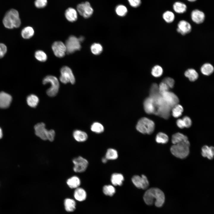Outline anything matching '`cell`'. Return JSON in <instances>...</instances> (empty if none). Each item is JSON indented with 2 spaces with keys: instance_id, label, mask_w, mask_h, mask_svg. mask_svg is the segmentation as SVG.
<instances>
[{
  "instance_id": "cell-18",
  "label": "cell",
  "mask_w": 214,
  "mask_h": 214,
  "mask_svg": "<svg viewBox=\"0 0 214 214\" xmlns=\"http://www.w3.org/2000/svg\"><path fill=\"white\" fill-rule=\"evenodd\" d=\"M64 15L67 20L70 22H75L78 18V12L76 10L72 7L67 9L65 12Z\"/></svg>"
},
{
  "instance_id": "cell-35",
  "label": "cell",
  "mask_w": 214,
  "mask_h": 214,
  "mask_svg": "<svg viewBox=\"0 0 214 214\" xmlns=\"http://www.w3.org/2000/svg\"><path fill=\"white\" fill-rule=\"evenodd\" d=\"M171 109L172 114L175 118H177L181 116L183 111L182 107L178 104L173 107Z\"/></svg>"
},
{
  "instance_id": "cell-21",
  "label": "cell",
  "mask_w": 214,
  "mask_h": 214,
  "mask_svg": "<svg viewBox=\"0 0 214 214\" xmlns=\"http://www.w3.org/2000/svg\"><path fill=\"white\" fill-rule=\"evenodd\" d=\"M86 195V191L81 188L78 187L76 188L74 192L75 198L79 201L81 202L85 200Z\"/></svg>"
},
{
  "instance_id": "cell-6",
  "label": "cell",
  "mask_w": 214,
  "mask_h": 214,
  "mask_svg": "<svg viewBox=\"0 0 214 214\" xmlns=\"http://www.w3.org/2000/svg\"><path fill=\"white\" fill-rule=\"evenodd\" d=\"M80 43L78 38L76 37L73 35L70 36L66 40L65 44L67 53L71 54L80 50L81 48Z\"/></svg>"
},
{
  "instance_id": "cell-29",
  "label": "cell",
  "mask_w": 214,
  "mask_h": 214,
  "mask_svg": "<svg viewBox=\"0 0 214 214\" xmlns=\"http://www.w3.org/2000/svg\"><path fill=\"white\" fill-rule=\"evenodd\" d=\"M26 101L28 105L29 106L34 108L37 106L39 102V99L36 95L31 94L27 97Z\"/></svg>"
},
{
  "instance_id": "cell-41",
  "label": "cell",
  "mask_w": 214,
  "mask_h": 214,
  "mask_svg": "<svg viewBox=\"0 0 214 214\" xmlns=\"http://www.w3.org/2000/svg\"><path fill=\"white\" fill-rule=\"evenodd\" d=\"M162 81L165 83L169 88H173L175 83L174 79L169 77H167L164 78Z\"/></svg>"
},
{
  "instance_id": "cell-40",
  "label": "cell",
  "mask_w": 214,
  "mask_h": 214,
  "mask_svg": "<svg viewBox=\"0 0 214 214\" xmlns=\"http://www.w3.org/2000/svg\"><path fill=\"white\" fill-rule=\"evenodd\" d=\"M91 129L92 131L96 133H101L104 130L103 125L97 122L94 123L91 126Z\"/></svg>"
},
{
  "instance_id": "cell-9",
  "label": "cell",
  "mask_w": 214,
  "mask_h": 214,
  "mask_svg": "<svg viewBox=\"0 0 214 214\" xmlns=\"http://www.w3.org/2000/svg\"><path fill=\"white\" fill-rule=\"evenodd\" d=\"M74 164L73 169L77 173H81L86 169L88 165V161L83 157L80 156L73 160Z\"/></svg>"
},
{
  "instance_id": "cell-48",
  "label": "cell",
  "mask_w": 214,
  "mask_h": 214,
  "mask_svg": "<svg viewBox=\"0 0 214 214\" xmlns=\"http://www.w3.org/2000/svg\"><path fill=\"white\" fill-rule=\"evenodd\" d=\"M176 124L177 126L180 128L182 129L185 127L184 122L182 119H178L176 121Z\"/></svg>"
},
{
  "instance_id": "cell-52",
  "label": "cell",
  "mask_w": 214,
  "mask_h": 214,
  "mask_svg": "<svg viewBox=\"0 0 214 214\" xmlns=\"http://www.w3.org/2000/svg\"><path fill=\"white\" fill-rule=\"evenodd\" d=\"M187 0L189 2H194L196 1L197 0Z\"/></svg>"
},
{
  "instance_id": "cell-37",
  "label": "cell",
  "mask_w": 214,
  "mask_h": 214,
  "mask_svg": "<svg viewBox=\"0 0 214 214\" xmlns=\"http://www.w3.org/2000/svg\"><path fill=\"white\" fill-rule=\"evenodd\" d=\"M103 191L105 195L112 196L115 193L116 190L114 187L112 185H106L103 187Z\"/></svg>"
},
{
  "instance_id": "cell-51",
  "label": "cell",
  "mask_w": 214,
  "mask_h": 214,
  "mask_svg": "<svg viewBox=\"0 0 214 214\" xmlns=\"http://www.w3.org/2000/svg\"><path fill=\"white\" fill-rule=\"evenodd\" d=\"M3 136L2 131L1 129L0 128V139H1Z\"/></svg>"
},
{
  "instance_id": "cell-43",
  "label": "cell",
  "mask_w": 214,
  "mask_h": 214,
  "mask_svg": "<svg viewBox=\"0 0 214 214\" xmlns=\"http://www.w3.org/2000/svg\"><path fill=\"white\" fill-rule=\"evenodd\" d=\"M169 87L164 83L161 82L158 86V89L160 93V94L164 92L169 91Z\"/></svg>"
},
{
  "instance_id": "cell-34",
  "label": "cell",
  "mask_w": 214,
  "mask_h": 214,
  "mask_svg": "<svg viewBox=\"0 0 214 214\" xmlns=\"http://www.w3.org/2000/svg\"><path fill=\"white\" fill-rule=\"evenodd\" d=\"M90 50L92 53L95 55H99L103 51L102 46L98 43H94L91 46Z\"/></svg>"
},
{
  "instance_id": "cell-46",
  "label": "cell",
  "mask_w": 214,
  "mask_h": 214,
  "mask_svg": "<svg viewBox=\"0 0 214 214\" xmlns=\"http://www.w3.org/2000/svg\"><path fill=\"white\" fill-rule=\"evenodd\" d=\"M185 125V127L189 128L192 125V121L191 119L188 116H184L182 119Z\"/></svg>"
},
{
  "instance_id": "cell-49",
  "label": "cell",
  "mask_w": 214,
  "mask_h": 214,
  "mask_svg": "<svg viewBox=\"0 0 214 214\" xmlns=\"http://www.w3.org/2000/svg\"><path fill=\"white\" fill-rule=\"evenodd\" d=\"M79 41L81 43L83 42L84 40V38L83 37L81 36L78 38Z\"/></svg>"
},
{
  "instance_id": "cell-27",
  "label": "cell",
  "mask_w": 214,
  "mask_h": 214,
  "mask_svg": "<svg viewBox=\"0 0 214 214\" xmlns=\"http://www.w3.org/2000/svg\"><path fill=\"white\" fill-rule=\"evenodd\" d=\"M214 68L213 65L209 63H205L203 64L200 68L202 73L205 75H209L213 72Z\"/></svg>"
},
{
  "instance_id": "cell-36",
  "label": "cell",
  "mask_w": 214,
  "mask_h": 214,
  "mask_svg": "<svg viewBox=\"0 0 214 214\" xmlns=\"http://www.w3.org/2000/svg\"><path fill=\"white\" fill-rule=\"evenodd\" d=\"M163 70L162 67L158 65L154 66L152 68L151 73L152 75L155 77H159L163 74Z\"/></svg>"
},
{
  "instance_id": "cell-22",
  "label": "cell",
  "mask_w": 214,
  "mask_h": 214,
  "mask_svg": "<svg viewBox=\"0 0 214 214\" xmlns=\"http://www.w3.org/2000/svg\"><path fill=\"white\" fill-rule=\"evenodd\" d=\"M73 136L75 140L79 142L85 141L88 138V135L86 133L79 130H75L73 132Z\"/></svg>"
},
{
  "instance_id": "cell-19",
  "label": "cell",
  "mask_w": 214,
  "mask_h": 214,
  "mask_svg": "<svg viewBox=\"0 0 214 214\" xmlns=\"http://www.w3.org/2000/svg\"><path fill=\"white\" fill-rule=\"evenodd\" d=\"M201 150V154L203 157H206L209 160L213 159L214 155V148L213 146L204 145L202 147Z\"/></svg>"
},
{
  "instance_id": "cell-3",
  "label": "cell",
  "mask_w": 214,
  "mask_h": 214,
  "mask_svg": "<svg viewBox=\"0 0 214 214\" xmlns=\"http://www.w3.org/2000/svg\"><path fill=\"white\" fill-rule=\"evenodd\" d=\"M190 146L188 140L183 141L173 144L171 147L170 150L171 154L176 157L183 159L188 155Z\"/></svg>"
},
{
  "instance_id": "cell-44",
  "label": "cell",
  "mask_w": 214,
  "mask_h": 214,
  "mask_svg": "<svg viewBox=\"0 0 214 214\" xmlns=\"http://www.w3.org/2000/svg\"><path fill=\"white\" fill-rule=\"evenodd\" d=\"M130 6L133 8L139 7L141 3V0H127Z\"/></svg>"
},
{
  "instance_id": "cell-30",
  "label": "cell",
  "mask_w": 214,
  "mask_h": 214,
  "mask_svg": "<svg viewBox=\"0 0 214 214\" xmlns=\"http://www.w3.org/2000/svg\"><path fill=\"white\" fill-rule=\"evenodd\" d=\"M34 34L33 28L30 26H27L24 28L21 32L22 37L25 39H29L32 37Z\"/></svg>"
},
{
  "instance_id": "cell-42",
  "label": "cell",
  "mask_w": 214,
  "mask_h": 214,
  "mask_svg": "<svg viewBox=\"0 0 214 214\" xmlns=\"http://www.w3.org/2000/svg\"><path fill=\"white\" fill-rule=\"evenodd\" d=\"M48 3L47 0H35L34 5L38 8H43L46 6Z\"/></svg>"
},
{
  "instance_id": "cell-12",
  "label": "cell",
  "mask_w": 214,
  "mask_h": 214,
  "mask_svg": "<svg viewBox=\"0 0 214 214\" xmlns=\"http://www.w3.org/2000/svg\"><path fill=\"white\" fill-rule=\"evenodd\" d=\"M132 181L134 185L139 188L145 189L149 185L147 178L144 175H142L141 176L135 175L132 178Z\"/></svg>"
},
{
  "instance_id": "cell-14",
  "label": "cell",
  "mask_w": 214,
  "mask_h": 214,
  "mask_svg": "<svg viewBox=\"0 0 214 214\" xmlns=\"http://www.w3.org/2000/svg\"><path fill=\"white\" fill-rule=\"evenodd\" d=\"M191 17L192 21L197 24L203 23L205 19V15L202 11L197 9L193 10L191 14Z\"/></svg>"
},
{
  "instance_id": "cell-24",
  "label": "cell",
  "mask_w": 214,
  "mask_h": 214,
  "mask_svg": "<svg viewBox=\"0 0 214 214\" xmlns=\"http://www.w3.org/2000/svg\"><path fill=\"white\" fill-rule=\"evenodd\" d=\"M124 180V177L121 174L114 173L111 176V182L113 185L115 186L121 185Z\"/></svg>"
},
{
  "instance_id": "cell-50",
  "label": "cell",
  "mask_w": 214,
  "mask_h": 214,
  "mask_svg": "<svg viewBox=\"0 0 214 214\" xmlns=\"http://www.w3.org/2000/svg\"><path fill=\"white\" fill-rule=\"evenodd\" d=\"M107 160L106 157L103 158L102 159V161L103 163H105L107 162Z\"/></svg>"
},
{
  "instance_id": "cell-39",
  "label": "cell",
  "mask_w": 214,
  "mask_h": 214,
  "mask_svg": "<svg viewBox=\"0 0 214 214\" xmlns=\"http://www.w3.org/2000/svg\"><path fill=\"white\" fill-rule=\"evenodd\" d=\"M36 59L39 61L45 62L47 59V56L46 54L42 50H38L36 51L34 54Z\"/></svg>"
},
{
  "instance_id": "cell-20",
  "label": "cell",
  "mask_w": 214,
  "mask_h": 214,
  "mask_svg": "<svg viewBox=\"0 0 214 214\" xmlns=\"http://www.w3.org/2000/svg\"><path fill=\"white\" fill-rule=\"evenodd\" d=\"M172 7L174 11L178 14H182L185 12L187 9L186 5L180 1L175 2L173 5Z\"/></svg>"
},
{
  "instance_id": "cell-4",
  "label": "cell",
  "mask_w": 214,
  "mask_h": 214,
  "mask_svg": "<svg viewBox=\"0 0 214 214\" xmlns=\"http://www.w3.org/2000/svg\"><path fill=\"white\" fill-rule=\"evenodd\" d=\"M138 131L143 134H150L155 129V123L152 120L146 117L141 118L136 126Z\"/></svg>"
},
{
  "instance_id": "cell-10",
  "label": "cell",
  "mask_w": 214,
  "mask_h": 214,
  "mask_svg": "<svg viewBox=\"0 0 214 214\" xmlns=\"http://www.w3.org/2000/svg\"><path fill=\"white\" fill-rule=\"evenodd\" d=\"M165 102L171 108L179 102L177 96L174 93L169 91L160 94Z\"/></svg>"
},
{
  "instance_id": "cell-7",
  "label": "cell",
  "mask_w": 214,
  "mask_h": 214,
  "mask_svg": "<svg viewBox=\"0 0 214 214\" xmlns=\"http://www.w3.org/2000/svg\"><path fill=\"white\" fill-rule=\"evenodd\" d=\"M60 80L64 84L70 83L74 84L75 82L74 76L71 69L67 66L63 67L60 70Z\"/></svg>"
},
{
  "instance_id": "cell-33",
  "label": "cell",
  "mask_w": 214,
  "mask_h": 214,
  "mask_svg": "<svg viewBox=\"0 0 214 214\" xmlns=\"http://www.w3.org/2000/svg\"><path fill=\"white\" fill-rule=\"evenodd\" d=\"M169 139L168 136L166 134L162 132L158 133L155 137L156 142L159 144H166L168 142Z\"/></svg>"
},
{
  "instance_id": "cell-45",
  "label": "cell",
  "mask_w": 214,
  "mask_h": 214,
  "mask_svg": "<svg viewBox=\"0 0 214 214\" xmlns=\"http://www.w3.org/2000/svg\"><path fill=\"white\" fill-rule=\"evenodd\" d=\"M55 136V132L52 129L48 130L47 134V139L50 141H54Z\"/></svg>"
},
{
  "instance_id": "cell-13",
  "label": "cell",
  "mask_w": 214,
  "mask_h": 214,
  "mask_svg": "<svg viewBox=\"0 0 214 214\" xmlns=\"http://www.w3.org/2000/svg\"><path fill=\"white\" fill-rule=\"evenodd\" d=\"M177 26V32L182 35L189 33L192 30V26L190 23L185 20L180 21Z\"/></svg>"
},
{
  "instance_id": "cell-32",
  "label": "cell",
  "mask_w": 214,
  "mask_h": 214,
  "mask_svg": "<svg viewBox=\"0 0 214 214\" xmlns=\"http://www.w3.org/2000/svg\"><path fill=\"white\" fill-rule=\"evenodd\" d=\"M162 18L166 23H169L174 21L175 19V15L172 12L167 10L163 14Z\"/></svg>"
},
{
  "instance_id": "cell-1",
  "label": "cell",
  "mask_w": 214,
  "mask_h": 214,
  "mask_svg": "<svg viewBox=\"0 0 214 214\" xmlns=\"http://www.w3.org/2000/svg\"><path fill=\"white\" fill-rule=\"evenodd\" d=\"M143 199L147 205H150L154 204L156 206L160 207L163 204L165 197L163 192L161 190L158 188H153L145 192Z\"/></svg>"
},
{
  "instance_id": "cell-25",
  "label": "cell",
  "mask_w": 214,
  "mask_h": 214,
  "mask_svg": "<svg viewBox=\"0 0 214 214\" xmlns=\"http://www.w3.org/2000/svg\"><path fill=\"white\" fill-rule=\"evenodd\" d=\"M184 75L191 81H196L199 77L198 73L193 68L188 69L185 72Z\"/></svg>"
},
{
  "instance_id": "cell-28",
  "label": "cell",
  "mask_w": 214,
  "mask_h": 214,
  "mask_svg": "<svg viewBox=\"0 0 214 214\" xmlns=\"http://www.w3.org/2000/svg\"><path fill=\"white\" fill-rule=\"evenodd\" d=\"M64 205L65 209L67 211L71 212L75 209L76 203L74 200L67 198L64 201Z\"/></svg>"
},
{
  "instance_id": "cell-23",
  "label": "cell",
  "mask_w": 214,
  "mask_h": 214,
  "mask_svg": "<svg viewBox=\"0 0 214 214\" xmlns=\"http://www.w3.org/2000/svg\"><path fill=\"white\" fill-rule=\"evenodd\" d=\"M81 182L79 178L76 176H72L68 179L67 184L71 188H76L79 187Z\"/></svg>"
},
{
  "instance_id": "cell-16",
  "label": "cell",
  "mask_w": 214,
  "mask_h": 214,
  "mask_svg": "<svg viewBox=\"0 0 214 214\" xmlns=\"http://www.w3.org/2000/svg\"><path fill=\"white\" fill-rule=\"evenodd\" d=\"M12 97L9 94L3 92H0V108H6L10 106Z\"/></svg>"
},
{
  "instance_id": "cell-2",
  "label": "cell",
  "mask_w": 214,
  "mask_h": 214,
  "mask_svg": "<svg viewBox=\"0 0 214 214\" xmlns=\"http://www.w3.org/2000/svg\"><path fill=\"white\" fill-rule=\"evenodd\" d=\"M4 26L9 29L18 28L21 24V21L18 11L14 9L8 11L3 20Z\"/></svg>"
},
{
  "instance_id": "cell-17",
  "label": "cell",
  "mask_w": 214,
  "mask_h": 214,
  "mask_svg": "<svg viewBox=\"0 0 214 214\" xmlns=\"http://www.w3.org/2000/svg\"><path fill=\"white\" fill-rule=\"evenodd\" d=\"M144 107L145 112L149 114H154L155 112V107L154 101L151 97L147 98L144 102Z\"/></svg>"
},
{
  "instance_id": "cell-5",
  "label": "cell",
  "mask_w": 214,
  "mask_h": 214,
  "mask_svg": "<svg viewBox=\"0 0 214 214\" xmlns=\"http://www.w3.org/2000/svg\"><path fill=\"white\" fill-rule=\"evenodd\" d=\"M43 83L46 84L49 83L51 86L46 91V93L50 97L56 96L59 91V84L58 79L55 76L48 75L45 77L43 80Z\"/></svg>"
},
{
  "instance_id": "cell-15",
  "label": "cell",
  "mask_w": 214,
  "mask_h": 214,
  "mask_svg": "<svg viewBox=\"0 0 214 214\" xmlns=\"http://www.w3.org/2000/svg\"><path fill=\"white\" fill-rule=\"evenodd\" d=\"M36 135L42 140H46L48 130L45 128V124L43 122L39 123L34 126Z\"/></svg>"
},
{
  "instance_id": "cell-31",
  "label": "cell",
  "mask_w": 214,
  "mask_h": 214,
  "mask_svg": "<svg viewBox=\"0 0 214 214\" xmlns=\"http://www.w3.org/2000/svg\"><path fill=\"white\" fill-rule=\"evenodd\" d=\"M115 12L117 15L122 17L127 15L128 12V10L125 5L120 4L117 5L116 7Z\"/></svg>"
},
{
  "instance_id": "cell-38",
  "label": "cell",
  "mask_w": 214,
  "mask_h": 214,
  "mask_svg": "<svg viewBox=\"0 0 214 214\" xmlns=\"http://www.w3.org/2000/svg\"><path fill=\"white\" fill-rule=\"evenodd\" d=\"M117 151L113 149L110 148L108 150L105 157L107 160H115L118 157Z\"/></svg>"
},
{
  "instance_id": "cell-11",
  "label": "cell",
  "mask_w": 214,
  "mask_h": 214,
  "mask_svg": "<svg viewBox=\"0 0 214 214\" xmlns=\"http://www.w3.org/2000/svg\"><path fill=\"white\" fill-rule=\"evenodd\" d=\"M52 49L55 55L59 58L64 56L66 52V48L62 42L60 41H55L52 45Z\"/></svg>"
},
{
  "instance_id": "cell-47",
  "label": "cell",
  "mask_w": 214,
  "mask_h": 214,
  "mask_svg": "<svg viewBox=\"0 0 214 214\" xmlns=\"http://www.w3.org/2000/svg\"><path fill=\"white\" fill-rule=\"evenodd\" d=\"M7 47L5 45L2 43H0V58L3 57L6 53Z\"/></svg>"
},
{
  "instance_id": "cell-26",
  "label": "cell",
  "mask_w": 214,
  "mask_h": 214,
  "mask_svg": "<svg viewBox=\"0 0 214 214\" xmlns=\"http://www.w3.org/2000/svg\"><path fill=\"white\" fill-rule=\"evenodd\" d=\"M188 140V139L186 136L180 133H175L172 136L171 142L173 144Z\"/></svg>"
},
{
  "instance_id": "cell-8",
  "label": "cell",
  "mask_w": 214,
  "mask_h": 214,
  "mask_svg": "<svg viewBox=\"0 0 214 214\" xmlns=\"http://www.w3.org/2000/svg\"><path fill=\"white\" fill-rule=\"evenodd\" d=\"M76 10L78 13L85 18L90 17L94 12L93 8L88 1L78 4L77 6Z\"/></svg>"
}]
</instances>
